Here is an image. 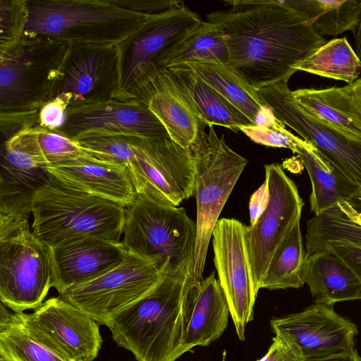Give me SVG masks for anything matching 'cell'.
<instances>
[{
    "instance_id": "ffe728a7",
    "label": "cell",
    "mask_w": 361,
    "mask_h": 361,
    "mask_svg": "<svg viewBox=\"0 0 361 361\" xmlns=\"http://www.w3.org/2000/svg\"><path fill=\"white\" fill-rule=\"evenodd\" d=\"M54 286L59 295L92 281L122 263L128 251L122 241L81 236L49 247Z\"/></svg>"
},
{
    "instance_id": "836d02e7",
    "label": "cell",
    "mask_w": 361,
    "mask_h": 361,
    "mask_svg": "<svg viewBox=\"0 0 361 361\" xmlns=\"http://www.w3.org/2000/svg\"><path fill=\"white\" fill-rule=\"evenodd\" d=\"M0 360L3 361H66L34 339L14 312L0 305Z\"/></svg>"
},
{
    "instance_id": "603a6c76",
    "label": "cell",
    "mask_w": 361,
    "mask_h": 361,
    "mask_svg": "<svg viewBox=\"0 0 361 361\" xmlns=\"http://www.w3.org/2000/svg\"><path fill=\"white\" fill-rule=\"evenodd\" d=\"M229 316L226 298L214 272L195 281L188 296L184 353L219 338L226 329Z\"/></svg>"
},
{
    "instance_id": "cb8c5ba5",
    "label": "cell",
    "mask_w": 361,
    "mask_h": 361,
    "mask_svg": "<svg viewBox=\"0 0 361 361\" xmlns=\"http://www.w3.org/2000/svg\"><path fill=\"white\" fill-rule=\"evenodd\" d=\"M200 122L221 126L238 132L240 126L255 125L188 64L167 68Z\"/></svg>"
},
{
    "instance_id": "8992f818",
    "label": "cell",
    "mask_w": 361,
    "mask_h": 361,
    "mask_svg": "<svg viewBox=\"0 0 361 361\" xmlns=\"http://www.w3.org/2000/svg\"><path fill=\"white\" fill-rule=\"evenodd\" d=\"M204 130L190 147L194 162V190L197 202L196 243L193 277L202 278L209 244L219 216L247 160L231 149L224 135L219 137L213 126Z\"/></svg>"
},
{
    "instance_id": "ab89813d",
    "label": "cell",
    "mask_w": 361,
    "mask_h": 361,
    "mask_svg": "<svg viewBox=\"0 0 361 361\" xmlns=\"http://www.w3.org/2000/svg\"><path fill=\"white\" fill-rule=\"evenodd\" d=\"M68 103L61 96L45 103L39 109V126L51 130H58L64 124Z\"/></svg>"
},
{
    "instance_id": "44dd1931",
    "label": "cell",
    "mask_w": 361,
    "mask_h": 361,
    "mask_svg": "<svg viewBox=\"0 0 361 361\" xmlns=\"http://www.w3.org/2000/svg\"><path fill=\"white\" fill-rule=\"evenodd\" d=\"M47 170L77 190L125 207L137 194L127 168L102 161L92 156L49 164Z\"/></svg>"
},
{
    "instance_id": "7dc6e473",
    "label": "cell",
    "mask_w": 361,
    "mask_h": 361,
    "mask_svg": "<svg viewBox=\"0 0 361 361\" xmlns=\"http://www.w3.org/2000/svg\"><path fill=\"white\" fill-rule=\"evenodd\" d=\"M338 204L348 215L361 227V212H358L350 202L343 201Z\"/></svg>"
},
{
    "instance_id": "83f0119b",
    "label": "cell",
    "mask_w": 361,
    "mask_h": 361,
    "mask_svg": "<svg viewBox=\"0 0 361 361\" xmlns=\"http://www.w3.org/2000/svg\"><path fill=\"white\" fill-rule=\"evenodd\" d=\"M188 65L255 125H269L276 121L262 102L257 90L228 66L215 63Z\"/></svg>"
},
{
    "instance_id": "277c9868",
    "label": "cell",
    "mask_w": 361,
    "mask_h": 361,
    "mask_svg": "<svg viewBox=\"0 0 361 361\" xmlns=\"http://www.w3.org/2000/svg\"><path fill=\"white\" fill-rule=\"evenodd\" d=\"M31 214L32 233L52 247L87 235L121 241L126 207L77 190L51 174L35 195Z\"/></svg>"
},
{
    "instance_id": "5bb4252c",
    "label": "cell",
    "mask_w": 361,
    "mask_h": 361,
    "mask_svg": "<svg viewBox=\"0 0 361 361\" xmlns=\"http://www.w3.org/2000/svg\"><path fill=\"white\" fill-rule=\"evenodd\" d=\"M137 193L178 206L193 195L194 162L190 148L166 137H140L134 147Z\"/></svg>"
},
{
    "instance_id": "8fae6325",
    "label": "cell",
    "mask_w": 361,
    "mask_h": 361,
    "mask_svg": "<svg viewBox=\"0 0 361 361\" xmlns=\"http://www.w3.org/2000/svg\"><path fill=\"white\" fill-rule=\"evenodd\" d=\"M268 202L252 225L245 226V238L255 288L262 280L276 250L300 221L304 202L295 183L281 166H264Z\"/></svg>"
},
{
    "instance_id": "ee69618b",
    "label": "cell",
    "mask_w": 361,
    "mask_h": 361,
    "mask_svg": "<svg viewBox=\"0 0 361 361\" xmlns=\"http://www.w3.org/2000/svg\"><path fill=\"white\" fill-rule=\"evenodd\" d=\"M268 202L266 183H264L252 194L250 200V224L252 225L265 209Z\"/></svg>"
},
{
    "instance_id": "f1b7e54d",
    "label": "cell",
    "mask_w": 361,
    "mask_h": 361,
    "mask_svg": "<svg viewBox=\"0 0 361 361\" xmlns=\"http://www.w3.org/2000/svg\"><path fill=\"white\" fill-rule=\"evenodd\" d=\"M293 68L350 84L361 73V60L344 37L327 42Z\"/></svg>"
},
{
    "instance_id": "ba28073f",
    "label": "cell",
    "mask_w": 361,
    "mask_h": 361,
    "mask_svg": "<svg viewBox=\"0 0 361 361\" xmlns=\"http://www.w3.org/2000/svg\"><path fill=\"white\" fill-rule=\"evenodd\" d=\"M123 244L128 251L175 270L193 263L196 222L183 207L137 193L126 207Z\"/></svg>"
},
{
    "instance_id": "30bf717a",
    "label": "cell",
    "mask_w": 361,
    "mask_h": 361,
    "mask_svg": "<svg viewBox=\"0 0 361 361\" xmlns=\"http://www.w3.org/2000/svg\"><path fill=\"white\" fill-rule=\"evenodd\" d=\"M168 271L166 265L129 252L117 267L59 296L99 325H106L114 315L150 292Z\"/></svg>"
},
{
    "instance_id": "7bdbcfd3",
    "label": "cell",
    "mask_w": 361,
    "mask_h": 361,
    "mask_svg": "<svg viewBox=\"0 0 361 361\" xmlns=\"http://www.w3.org/2000/svg\"><path fill=\"white\" fill-rule=\"evenodd\" d=\"M329 250L348 264L361 282V247L339 245Z\"/></svg>"
},
{
    "instance_id": "4dcf8cb0",
    "label": "cell",
    "mask_w": 361,
    "mask_h": 361,
    "mask_svg": "<svg viewBox=\"0 0 361 361\" xmlns=\"http://www.w3.org/2000/svg\"><path fill=\"white\" fill-rule=\"evenodd\" d=\"M306 260L300 221L297 222L274 253L260 284L261 288H299L304 282Z\"/></svg>"
},
{
    "instance_id": "bcb514c9",
    "label": "cell",
    "mask_w": 361,
    "mask_h": 361,
    "mask_svg": "<svg viewBox=\"0 0 361 361\" xmlns=\"http://www.w3.org/2000/svg\"><path fill=\"white\" fill-rule=\"evenodd\" d=\"M351 32L353 35L355 53L361 60V6L358 22Z\"/></svg>"
},
{
    "instance_id": "484cf974",
    "label": "cell",
    "mask_w": 361,
    "mask_h": 361,
    "mask_svg": "<svg viewBox=\"0 0 361 361\" xmlns=\"http://www.w3.org/2000/svg\"><path fill=\"white\" fill-rule=\"evenodd\" d=\"M353 92L352 82L341 87L298 89L292 94L315 117L348 137L361 141V114Z\"/></svg>"
},
{
    "instance_id": "e575fe53",
    "label": "cell",
    "mask_w": 361,
    "mask_h": 361,
    "mask_svg": "<svg viewBox=\"0 0 361 361\" xmlns=\"http://www.w3.org/2000/svg\"><path fill=\"white\" fill-rule=\"evenodd\" d=\"M140 137L119 133L86 135L75 140L94 158L127 168L134 183L135 176L134 147Z\"/></svg>"
},
{
    "instance_id": "6da1fadb",
    "label": "cell",
    "mask_w": 361,
    "mask_h": 361,
    "mask_svg": "<svg viewBox=\"0 0 361 361\" xmlns=\"http://www.w3.org/2000/svg\"><path fill=\"white\" fill-rule=\"evenodd\" d=\"M231 8L207 16L223 32L228 67L257 90L287 81L293 66L327 42L309 18L284 0L226 1Z\"/></svg>"
},
{
    "instance_id": "681fc988",
    "label": "cell",
    "mask_w": 361,
    "mask_h": 361,
    "mask_svg": "<svg viewBox=\"0 0 361 361\" xmlns=\"http://www.w3.org/2000/svg\"><path fill=\"white\" fill-rule=\"evenodd\" d=\"M360 202H361V192H360V194L357 195V198Z\"/></svg>"
},
{
    "instance_id": "d6a6232c",
    "label": "cell",
    "mask_w": 361,
    "mask_h": 361,
    "mask_svg": "<svg viewBox=\"0 0 361 361\" xmlns=\"http://www.w3.org/2000/svg\"><path fill=\"white\" fill-rule=\"evenodd\" d=\"M229 51L226 37L216 25L204 21L176 49L167 64L221 63L228 66Z\"/></svg>"
},
{
    "instance_id": "7a4b0ae2",
    "label": "cell",
    "mask_w": 361,
    "mask_h": 361,
    "mask_svg": "<svg viewBox=\"0 0 361 361\" xmlns=\"http://www.w3.org/2000/svg\"><path fill=\"white\" fill-rule=\"evenodd\" d=\"M193 263L168 271L147 294L106 326L118 346L137 361H176L183 354L188 296L195 281Z\"/></svg>"
},
{
    "instance_id": "74e56055",
    "label": "cell",
    "mask_w": 361,
    "mask_h": 361,
    "mask_svg": "<svg viewBox=\"0 0 361 361\" xmlns=\"http://www.w3.org/2000/svg\"><path fill=\"white\" fill-rule=\"evenodd\" d=\"M239 129L254 142L268 147L287 148L293 153H296L298 147L305 142L277 121L269 125L240 126Z\"/></svg>"
},
{
    "instance_id": "1f68e13d",
    "label": "cell",
    "mask_w": 361,
    "mask_h": 361,
    "mask_svg": "<svg viewBox=\"0 0 361 361\" xmlns=\"http://www.w3.org/2000/svg\"><path fill=\"white\" fill-rule=\"evenodd\" d=\"M296 11L306 15L319 35H341L357 25L361 0H285Z\"/></svg>"
},
{
    "instance_id": "c3c4849f",
    "label": "cell",
    "mask_w": 361,
    "mask_h": 361,
    "mask_svg": "<svg viewBox=\"0 0 361 361\" xmlns=\"http://www.w3.org/2000/svg\"><path fill=\"white\" fill-rule=\"evenodd\" d=\"M354 99L361 114V78L354 82Z\"/></svg>"
},
{
    "instance_id": "8d00e7d4",
    "label": "cell",
    "mask_w": 361,
    "mask_h": 361,
    "mask_svg": "<svg viewBox=\"0 0 361 361\" xmlns=\"http://www.w3.org/2000/svg\"><path fill=\"white\" fill-rule=\"evenodd\" d=\"M27 19L26 0H0V52L23 39Z\"/></svg>"
},
{
    "instance_id": "f35d334b",
    "label": "cell",
    "mask_w": 361,
    "mask_h": 361,
    "mask_svg": "<svg viewBox=\"0 0 361 361\" xmlns=\"http://www.w3.org/2000/svg\"><path fill=\"white\" fill-rule=\"evenodd\" d=\"M39 109L32 111L0 112L1 142L17 133L39 125Z\"/></svg>"
},
{
    "instance_id": "4fadbf2b",
    "label": "cell",
    "mask_w": 361,
    "mask_h": 361,
    "mask_svg": "<svg viewBox=\"0 0 361 361\" xmlns=\"http://www.w3.org/2000/svg\"><path fill=\"white\" fill-rule=\"evenodd\" d=\"M27 333L66 361H93L102 344L99 324L79 308L53 297L30 314L14 312Z\"/></svg>"
},
{
    "instance_id": "f6af8a7d",
    "label": "cell",
    "mask_w": 361,
    "mask_h": 361,
    "mask_svg": "<svg viewBox=\"0 0 361 361\" xmlns=\"http://www.w3.org/2000/svg\"><path fill=\"white\" fill-rule=\"evenodd\" d=\"M305 361H361V357L354 348L329 356L305 359Z\"/></svg>"
},
{
    "instance_id": "5b68a950",
    "label": "cell",
    "mask_w": 361,
    "mask_h": 361,
    "mask_svg": "<svg viewBox=\"0 0 361 361\" xmlns=\"http://www.w3.org/2000/svg\"><path fill=\"white\" fill-rule=\"evenodd\" d=\"M203 22L180 1L166 11L149 16L118 44L119 82L114 99H135L152 78L167 68L176 49Z\"/></svg>"
},
{
    "instance_id": "60d3db41",
    "label": "cell",
    "mask_w": 361,
    "mask_h": 361,
    "mask_svg": "<svg viewBox=\"0 0 361 361\" xmlns=\"http://www.w3.org/2000/svg\"><path fill=\"white\" fill-rule=\"evenodd\" d=\"M257 361H305V358L293 343L276 335L267 353Z\"/></svg>"
},
{
    "instance_id": "9c48e42d",
    "label": "cell",
    "mask_w": 361,
    "mask_h": 361,
    "mask_svg": "<svg viewBox=\"0 0 361 361\" xmlns=\"http://www.w3.org/2000/svg\"><path fill=\"white\" fill-rule=\"evenodd\" d=\"M70 46L23 39L0 52V112L32 111L50 99Z\"/></svg>"
},
{
    "instance_id": "b9f144b4",
    "label": "cell",
    "mask_w": 361,
    "mask_h": 361,
    "mask_svg": "<svg viewBox=\"0 0 361 361\" xmlns=\"http://www.w3.org/2000/svg\"><path fill=\"white\" fill-rule=\"evenodd\" d=\"M116 4L129 11L146 16L157 14L167 10L176 1H121L112 0Z\"/></svg>"
},
{
    "instance_id": "d6986e66",
    "label": "cell",
    "mask_w": 361,
    "mask_h": 361,
    "mask_svg": "<svg viewBox=\"0 0 361 361\" xmlns=\"http://www.w3.org/2000/svg\"><path fill=\"white\" fill-rule=\"evenodd\" d=\"M58 131L76 140L102 133H119L140 137H169L166 128L148 107L137 99L107 101L71 106Z\"/></svg>"
},
{
    "instance_id": "4316f807",
    "label": "cell",
    "mask_w": 361,
    "mask_h": 361,
    "mask_svg": "<svg viewBox=\"0 0 361 361\" xmlns=\"http://www.w3.org/2000/svg\"><path fill=\"white\" fill-rule=\"evenodd\" d=\"M312 183L310 197L311 211L319 215L340 202L351 203L361 192V187L331 164L310 143L305 142L296 152Z\"/></svg>"
},
{
    "instance_id": "d4e9b609",
    "label": "cell",
    "mask_w": 361,
    "mask_h": 361,
    "mask_svg": "<svg viewBox=\"0 0 361 361\" xmlns=\"http://www.w3.org/2000/svg\"><path fill=\"white\" fill-rule=\"evenodd\" d=\"M304 282L310 288L314 303L361 300V282L353 271L331 250L306 257Z\"/></svg>"
},
{
    "instance_id": "2e32d148",
    "label": "cell",
    "mask_w": 361,
    "mask_h": 361,
    "mask_svg": "<svg viewBox=\"0 0 361 361\" xmlns=\"http://www.w3.org/2000/svg\"><path fill=\"white\" fill-rule=\"evenodd\" d=\"M118 44L70 47L50 100L63 97L68 107L114 99L118 88Z\"/></svg>"
},
{
    "instance_id": "7c38bea8",
    "label": "cell",
    "mask_w": 361,
    "mask_h": 361,
    "mask_svg": "<svg viewBox=\"0 0 361 361\" xmlns=\"http://www.w3.org/2000/svg\"><path fill=\"white\" fill-rule=\"evenodd\" d=\"M257 92L277 121L294 130L361 187V141L343 135L301 106L294 99L287 81L261 87Z\"/></svg>"
},
{
    "instance_id": "3957f363",
    "label": "cell",
    "mask_w": 361,
    "mask_h": 361,
    "mask_svg": "<svg viewBox=\"0 0 361 361\" xmlns=\"http://www.w3.org/2000/svg\"><path fill=\"white\" fill-rule=\"evenodd\" d=\"M23 37L49 39L70 47L118 44L149 16L112 0H26Z\"/></svg>"
},
{
    "instance_id": "d590c367",
    "label": "cell",
    "mask_w": 361,
    "mask_h": 361,
    "mask_svg": "<svg viewBox=\"0 0 361 361\" xmlns=\"http://www.w3.org/2000/svg\"><path fill=\"white\" fill-rule=\"evenodd\" d=\"M38 145L48 165L90 157L75 140L56 130L34 127Z\"/></svg>"
},
{
    "instance_id": "ac0fdd59",
    "label": "cell",
    "mask_w": 361,
    "mask_h": 361,
    "mask_svg": "<svg viewBox=\"0 0 361 361\" xmlns=\"http://www.w3.org/2000/svg\"><path fill=\"white\" fill-rule=\"evenodd\" d=\"M276 335L293 343L305 359L320 357L354 349L355 324L337 314L333 305L314 303L303 311L274 317Z\"/></svg>"
},
{
    "instance_id": "f907efd6",
    "label": "cell",
    "mask_w": 361,
    "mask_h": 361,
    "mask_svg": "<svg viewBox=\"0 0 361 361\" xmlns=\"http://www.w3.org/2000/svg\"><path fill=\"white\" fill-rule=\"evenodd\" d=\"M0 361H3V360H0Z\"/></svg>"
},
{
    "instance_id": "7402d4cb",
    "label": "cell",
    "mask_w": 361,
    "mask_h": 361,
    "mask_svg": "<svg viewBox=\"0 0 361 361\" xmlns=\"http://www.w3.org/2000/svg\"><path fill=\"white\" fill-rule=\"evenodd\" d=\"M166 128L169 137L185 148L196 141L204 126L166 68L159 73L137 94Z\"/></svg>"
},
{
    "instance_id": "52a82bcc",
    "label": "cell",
    "mask_w": 361,
    "mask_h": 361,
    "mask_svg": "<svg viewBox=\"0 0 361 361\" xmlns=\"http://www.w3.org/2000/svg\"><path fill=\"white\" fill-rule=\"evenodd\" d=\"M54 286L50 248L28 219L0 214V299L13 312L35 310Z\"/></svg>"
},
{
    "instance_id": "9a60e30c",
    "label": "cell",
    "mask_w": 361,
    "mask_h": 361,
    "mask_svg": "<svg viewBox=\"0 0 361 361\" xmlns=\"http://www.w3.org/2000/svg\"><path fill=\"white\" fill-rule=\"evenodd\" d=\"M245 225L237 219H219L212 232L214 262L236 334L245 339L257 295L245 238Z\"/></svg>"
},
{
    "instance_id": "f546056e",
    "label": "cell",
    "mask_w": 361,
    "mask_h": 361,
    "mask_svg": "<svg viewBox=\"0 0 361 361\" xmlns=\"http://www.w3.org/2000/svg\"><path fill=\"white\" fill-rule=\"evenodd\" d=\"M306 257L339 245L361 247V227L338 203L307 224Z\"/></svg>"
},
{
    "instance_id": "e0dca14e",
    "label": "cell",
    "mask_w": 361,
    "mask_h": 361,
    "mask_svg": "<svg viewBox=\"0 0 361 361\" xmlns=\"http://www.w3.org/2000/svg\"><path fill=\"white\" fill-rule=\"evenodd\" d=\"M47 166L34 127L1 142L0 214L28 219L36 192L50 178Z\"/></svg>"
}]
</instances>
